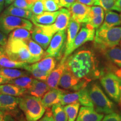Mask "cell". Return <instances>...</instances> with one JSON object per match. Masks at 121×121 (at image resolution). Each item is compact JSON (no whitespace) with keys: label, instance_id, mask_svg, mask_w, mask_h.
Here are the masks:
<instances>
[{"label":"cell","instance_id":"6da1fadb","mask_svg":"<svg viewBox=\"0 0 121 121\" xmlns=\"http://www.w3.org/2000/svg\"><path fill=\"white\" fill-rule=\"evenodd\" d=\"M67 67L77 78L87 79L95 67L94 56L88 50L75 53L66 60Z\"/></svg>","mask_w":121,"mask_h":121},{"label":"cell","instance_id":"7a4b0ae2","mask_svg":"<svg viewBox=\"0 0 121 121\" xmlns=\"http://www.w3.org/2000/svg\"><path fill=\"white\" fill-rule=\"evenodd\" d=\"M19 107L28 121H38L43 117L46 110L41 98L26 94L20 97Z\"/></svg>","mask_w":121,"mask_h":121},{"label":"cell","instance_id":"3957f363","mask_svg":"<svg viewBox=\"0 0 121 121\" xmlns=\"http://www.w3.org/2000/svg\"><path fill=\"white\" fill-rule=\"evenodd\" d=\"M94 40L95 46L102 51L117 46L121 40V27L107 29L98 28Z\"/></svg>","mask_w":121,"mask_h":121},{"label":"cell","instance_id":"277c9868","mask_svg":"<svg viewBox=\"0 0 121 121\" xmlns=\"http://www.w3.org/2000/svg\"><path fill=\"white\" fill-rule=\"evenodd\" d=\"M88 91L94 108L97 112L107 114L114 112L116 109L114 104L107 97L97 83L91 85Z\"/></svg>","mask_w":121,"mask_h":121},{"label":"cell","instance_id":"5b68a950","mask_svg":"<svg viewBox=\"0 0 121 121\" xmlns=\"http://www.w3.org/2000/svg\"><path fill=\"white\" fill-rule=\"evenodd\" d=\"M5 54L12 60L32 63L31 56L26 42L22 40H7Z\"/></svg>","mask_w":121,"mask_h":121},{"label":"cell","instance_id":"8992f818","mask_svg":"<svg viewBox=\"0 0 121 121\" xmlns=\"http://www.w3.org/2000/svg\"><path fill=\"white\" fill-rule=\"evenodd\" d=\"M33 27V24L28 19L3 13L0 15V31L6 35L18 28L26 29L31 31Z\"/></svg>","mask_w":121,"mask_h":121},{"label":"cell","instance_id":"52a82bcc","mask_svg":"<svg viewBox=\"0 0 121 121\" xmlns=\"http://www.w3.org/2000/svg\"><path fill=\"white\" fill-rule=\"evenodd\" d=\"M100 84L106 93L114 102L119 103L121 78L113 73H107L101 77Z\"/></svg>","mask_w":121,"mask_h":121},{"label":"cell","instance_id":"ba28073f","mask_svg":"<svg viewBox=\"0 0 121 121\" xmlns=\"http://www.w3.org/2000/svg\"><path fill=\"white\" fill-rule=\"evenodd\" d=\"M89 81L90 80L80 79L77 78L67 67L66 65V69L60 78L58 86L64 90H72L76 91L86 87Z\"/></svg>","mask_w":121,"mask_h":121},{"label":"cell","instance_id":"9c48e42d","mask_svg":"<svg viewBox=\"0 0 121 121\" xmlns=\"http://www.w3.org/2000/svg\"><path fill=\"white\" fill-rule=\"evenodd\" d=\"M75 102L80 103V105L83 106L94 107L90 98L88 89L86 87L73 93H65L62 95L60 104L62 105H66Z\"/></svg>","mask_w":121,"mask_h":121},{"label":"cell","instance_id":"30bf717a","mask_svg":"<svg viewBox=\"0 0 121 121\" xmlns=\"http://www.w3.org/2000/svg\"><path fill=\"white\" fill-rule=\"evenodd\" d=\"M66 30L57 31L51 39L45 52V57L51 56L59 58L61 56L62 50L66 45Z\"/></svg>","mask_w":121,"mask_h":121},{"label":"cell","instance_id":"8fae6325","mask_svg":"<svg viewBox=\"0 0 121 121\" xmlns=\"http://www.w3.org/2000/svg\"><path fill=\"white\" fill-rule=\"evenodd\" d=\"M95 34V31L94 29L88 28L87 26L82 27L77 34L70 49L67 53L64 54V56L62 59V60H66L67 57L72 52L84 44V43L94 40Z\"/></svg>","mask_w":121,"mask_h":121},{"label":"cell","instance_id":"7c38bea8","mask_svg":"<svg viewBox=\"0 0 121 121\" xmlns=\"http://www.w3.org/2000/svg\"><path fill=\"white\" fill-rule=\"evenodd\" d=\"M71 19V13L67 9H61L56 18L55 22L51 25H43L42 27L48 33L54 35L57 31L66 30Z\"/></svg>","mask_w":121,"mask_h":121},{"label":"cell","instance_id":"4fadbf2b","mask_svg":"<svg viewBox=\"0 0 121 121\" xmlns=\"http://www.w3.org/2000/svg\"><path fill=\"white\" fill-rule=\"evenodd\" d=\"M20 97L0 94V110L15 116L20 114L18 109Z\"/></svg>","mask_w":121,"mask_h":121},{"label":"cell","instance_id":"5bb4252c","mask_svg":"<svg viewBox=\"0 0 121 121\" xmlns=\"http://www.w3.org/2000/svg\"><path fill=\"white\" fill-rule=\"evenodd\" d=\"M34 24L35 26L33 27L31 32L32 39L40 45L43 49H47L53 35L48 33L40 24Z\"/></svg>","mask_w":121,"mask_h":121},{"label":"cell","instance_id":"9a60e30c","mask_svg":"<svg viewBox=\"0 0 121 121\" xmlns=\"http://www.w3.org/2000/svg\"><path fill=\"white\" fill-rule=\"evenodd\" d=\"M91 7L81 4L77 1L69 9L71 13V19L79 23L85 24L87 22Z\"/></svg>","mask_w":121,"mask_h":121},{"label":"cell","instance_id":"2e32d148","mask_svg":"<svg viewBox=\"0 0 121 121\" xmlns=\"http://www.w3.org/2000/svg\"><path fill=\"white\" fill-rule=\"evenodd\" d=\"M65 93L66 91L63 89H51L42 97V104L46 109L50 108L53 105L60 103L62 95Z\"/></svg>","mask_w":121,"mask_h":121},{"label":"cell","instance_id":"e0dca14e","mask_svg":"<svg viewBox=\"0 0 121 121\" xmlns=\"http://www.w3.org/2000/svg\"><path fill=\"white\" fill-rule=\"evenodd\" d=\"M104 115L97 112L94 107L83 106L80 108L76 121H102Z\"/></svg>","mask_w":121,"mask_h":121},{"label":"cell","instance_id":"ac0fdd59","mask_svg":"<svg viewBox=\"0 0 121 121\" xmlns=\"http://www.w3.org/2000/svg\"><path fill=\"white\" fill-rule=\"evenodd\" d=\"M66 67V60L60 61L58 66L48 75L46 82L51 89L58 88L60 80Z\"/></svg>","mask_w":121,"mask_h":121},{"label":"cell","instance_id":"d6986e66","mask_svg":"<svg viewBox=\"0 0 121 121\" xmlns=\"http://www.w3.org/2000/svg\"><path fill=\"white\" fill-rule=\"evenodd\" d=\"M80 28V23L71 19L67 28V40L65 45V53H67L70 49L77 34L79 31Z\"/></svg>","mask_w":121,"mask_h":121},{"label":"cell","instance_id":"ffe728a7","mask_svg":"<svg viewBox=\"0 0 121 121\" xmlns=\"http://www.w3.org/2000/svg\"><path fill=\"white\" fill-rule=\"evenodd\" d=\"M60 11L54 12L44 11L40 15H33L31 20L34 24L40 25H51L55 22Z\"/></svg>","mask_w":121,"mask_h":121},{"label":"cell","instance_id":"44dd1931","mask_svg":"<svg viewBox=\"0 0 121 121\" xmlns=\"http://www.w3.org/2000/svg\"><path fill=\"white\" fill-rule=\"evenodd\" d=\"M51 88L47 82L37 79H34L33 85L29 89L26 90V94L41 98Z\"/></svg>","mask_w":121,"mask_h":121},{"label":"cell","instance_id":"7402d4cb","mask_svg":"<svg viewBox=\"0 0 121 121\" xmlns=\"http://www.w3.org/2000/svg\"><path fill=\"white\" fill-rule=\"evenodd\" d=\"M25 42L28 45L29 51L31 56L32 63L37 62L45 57V52L44 51L43 48L33 39H30Z\"/></svg>","mask_w":121,"mask_h":121},{"label":"cell","instance_id":"603a6c76","mask_svg":"<svg viewBox=\"0 0 121 121\" xmlns=\"http://www.w3.org/2000/svg\"><path fill=\"white\" fill-rule=\"evenodd\" d=\"M120 25H121L120 15L116 12L109 10L105 11L103 22L99 28L107 29Z\"/></svg>","mask_w":121,"mask_h":121},{"label":"cell","instance_id":"cb8c5ba5","mask_svg":"<svg viewBox=\"0 0 121 121\" xmlns=\"http://www.w3.org/2000/svg\"><path fill=\"white\" fill-rule=\"evenodd\" d=\"M103 51L106 58L121 69V73L117 76L121 78V47L115 46Z\"/></svg>","mask_w":121,"mask_h":121},{"label":"cell","instance_id":"d4e9b609","mask_svg":"<svg viewBox=\"0 0 121 121\" xmlns=\"http://www.w3.org/2000/svg\"><path fill=\"white\" fill-rule=\"evenodd\" d=\"M26 89L13 84L0 85V94L21 97L26 94Z\"/></svg>","mask_w":121,"mask_h":121},{"label":"cell","instance_id":"484cf974","mask_svg":"<svg viewBox=\"0 0 121 121\" xmlns=\"http://www.w3.org/2000/svg\"><path fill=\"white\" fill-rule=\"evenodd\" d=\"M2 13L6 15H12L28 20H31L33 15L32 12L29 9L20 8L15 7L12 4L9 6Z\"/></svg>","mask_w":121,"mask_h":121},{"label":"cell","instance_id":"4316f807","mask_svg":"<svg viewBox=\"0 0 121 121\" xmlns=\"http://www.w3.org/2000/svg\"><path fill=\"white\" fill-rule=\"evenodd\" d=\"M57 61L56 58L53 57H45L39 60L37 62L33 64L35 67L38 69L50 73L56 66Z\"/></svg>","mask_w":121,"mask_h":121},{"label":"cell","instance_id":"83f0119b","mask_svg":"<svg viewBox=\"0 0 121 121\" xmlns=\"http://www.w3.org/2000/svg\"><path fill=\"white\" fill-rule=\"evenodd\" d=\"M29 63L25 62H19L13 60L9 58L6 54L0 57V67L10 69H22L27 70L29 66Z\"/></svg>","mask_w":121,"mask_h":121},{"label":"cell","instance_id":"f1b7e54d","mask_svg":"<svg viewBox=\"0 0 121 121\" xmlns=\"http://www.w3.org/2000/svg\"><path fill=\"white\" fill-rule=\"evenodd\" d=\"M29 72L25 71L20 70L17 69H10V68L2 67L0 69V74L4 76L8 79L12 80L15 78H19L20 77L25 76L29 75Z\"/></svg>","mask_w":121,"mask_h":121},{"label":"cell","instance_id":"f546056e","mask_svg":"<svg viewBox=\"0 0 121 121\" xmlns=\"http://www.w3.org/2000/svg\"><path fill=\"white\" fill-rule=\"evenodd\" d=\"M31 31L27 30L26 29H16L10 33L7 40L18 39V40H22V41L26 42L29 39H31Z\"/></svg>","mask_w":121,"mask_h":121},{"label":"cell","instance_id":"4dcf8cb0","mask_svg":"<svg viewBox=\"0 0 121 121\" xmlns=\"http://www.w3.org/2000/svg\"><path fill=\"white\" fill-rule=\"evenodd\" d=\"M51 110L55 121H68V117L64 107L60 103L53 105Z\"/></svg>","mask_w":121,"mask_h":121},{"label":"cell","instance_id":"1f68e13d","mask_svg":"<svg viewBox=\"0 0 121 121\" xmlns=\"http://www.w3.org/2000/svg\"><path fill=\"white\" fill-rule=\"evenodd\" d=\"M80 104L78 102L65 105L64 109L68 117V121H75L79 112Z\"/></svg>","mask_w":121,"mask_h":121},{"label":"cell","instance_id":"d6a6232c","mask_svg":"<svg viewBox=\"0 0 121 121\" xmlns=\"http://www.w3.org/2000/svg\"><path fill=\"white\" fill-rule=\"evenodd\" d=\"M117 0H95L94 4L102 7L105 11L116 10L121 12V9L116 5Z\"/></svg>","mask_w":121,"mask_h":121},{"label":"cell","instance_id":"836d02e7","mask_svg":"<svg viewBox=\"0 0 121 121\" xmlns=\"http://www.w3.org/2000/svg\"><path fill=\"white\" fill-rule=\"evenodd\" d=\"M33 80H34V78L31 77L25 76L20 77L19 78L12 80L9 83L16 85L18 86L28 90L32 86Z\"/></svg>","mask_w":121,"mask_h":121},{"label":"cell","instance_id":"e575fe53","mask_svg":"<svg viewBox=\"0 0 121 121\" xmlns=\"http://www.w3.org/2000/svg\"><path fill=\"white\" fill-rule=\"evenodd\" d=\"M27 71L29 72L33 76L36 78V79L40 80V81H46L47 78L49 73L43 71L41 69H38L37 67H35L33 65H29Z\"/></svg>","mask_w":121,"mask_h":121},{"label":"cell","instance_id":"d590c367","mask_svg":"<svg viewBox=\"0 0 121 121\" xmlns=\"http://www.w3.org/2000/svg\"><path fill=\"white\" fill-rule=\"evenodd\" d=\"M45 11L54 12L62 7L59 0H42Z\"/></svg>","mask_w":121,"mask_h":121},{"label":"cell","instance_id":"8d00e7d4","mask_svg":"<svg viewBox=\"0 0 121 121\" xmlns=\"http://www.w3.org/2000/svg\"><path fill=\"white\" fill-rule=\"evenodd\" d=\"M104 19V15L95 16L91 18L86 24V26L91 29H98L102 25Z\"/></svg>","mask_w":121,"mask_h":121},{"label":"cell","instance_id":"74e56055","mask_svg":"<svg viewBox=\"0 0 121 121\" xmlns=\"http://www.w3.org/2000/svg\"><path fill=\"white\" fill-rule=\"evenodd\" d=\"M30 10L32 12L33 14L35 15H40L43 13L45 10L42 0H38L33 3Z\"/></svg>","mask_w":121,"mask_h":121},{"label":"cell","instance_id":"f35d334b","mask_svg":"<svg viewBox=\"0 0 121 121\" xmlns=\"http://www.w3.org/2000/svg\"><path fill=\"white\" fill-rule=\"evenodd\" d=\"M102 15H105V13H104V10L102 7L99 6H92L91 7V10L90 11V13H89L87 21L90 19H91V18L95 17V16H102Z\"/></svg>","mask_w":121,"mask_h":121},{"label":"cell","instance_id":"ab89813d","mask_svg":"<svg viewBox=\"0 0 121 121\" xmlns=\"http://www.w3.org/2000/svg\"><path fill=\"white\" fill-rule=\"evenodd\" d=\"M20 114L15 116L11 113L1 111L0 112V121H16L17 117Z\"/></svg>","mask_w":121,"mask_h":121},{"label":"cell","instance_id":"60d3db41","mask_svg":"<svg viewBox=\"0 0 121 121\" xmlns=\"http://www.w3.org/2000/svg\"><path fill=\"white\" fill-rule=\"evenodd\" d=\"M102 121H121V115L115 112L107 114Z\"/></svg>","mask_w":121,"mask_h":121},{"label":"cell","instance_id":"b9f144b4","mask_svg":"<svg viewBox=\"0 0 121 121\" xmlns=\"http://www.w3.org/2000/svg\"><path fill=\"white\" fill-rule=\"evenodd\" d=\"M12 5L20 8L29 9V10L31 6V5L28 4L26 0H15Z\"/></svg>","mask_w":121,"mask_h":121},{"label":"cell","instance_id":"7bdbcfd3","mask_svg":"<svg viewBox=\"0 0 121 121\" xmlns=\"http://www.w3.org/2000/svg\"><path fill=\"white\" fill-rule=\"evenodd\" d=\"M38 121H55L53 117L51 109L47 108V110H45L44 116Z\"/></svg>","mask_w":121,"mask_h":121},{"label":"cell","instance_id":"ee69618b","mask_svg":"<svg viewBox=\"0 0 121 121\" xmlns=\"http://www.w3.org/2000/svg\"><path fill=\"white\" fill-rule=\"evenodd\" d=\"M76 0H59L62 7L69 9Z\"/></svg>","mask_w":121,"mask_h":121},{"label":"cell","instance_id":"f6af8a7d","mask_svg":"<svg viewBox=\"0 0 121 121\" xmlns=\"http://www.w3.org/2000/svg\"><path fill=\"white\" fill-rule=\"evenodd\" d=\"M7 39H7V35L4 34L0 31V45L4 48L5 47L7 43Z\"/></svg>","mask_w":121,"mask_h":121},{"label":"cell","instance_id":"bcb514c9","mask_svg":"<svg viewBox=\"0 0 121 121\" xmlns=\"http://www.w3.org/2000/svg\"><path fill=\"white\" fill-rule=\"evenodd\" d=\"M76 1L79 3H81V4L90 6L93 5L95 0H76Z\"/></svg>","mask_w":121,"mask_h":121},{"label":"cell","instance_id":"7dc6e473","mask_svg":"<svg viewBox=\"0 0 121 121\" xmlns=\"http://www.w3.org/2000/svg\"><path fill=\"white\" fill-rule=\"evenodd\" d=\"M10 81H11V80L8 79V78H5L4 76L0 74V85L5 84H7V83H9Z\"/></svg>","mask_w":121,"mask_h":121},{"label":"cell","instance_id":"c3c4849f","mask_svg":"<svg viewBox=\"0 0 121 121\" xmlns=\"http://www.w3.org/2000/svg\"><path fill=\"white\" fill-rule=\"evenodd\" d=\"M16 121H28L26 120V119L25 118V116H24L23 115L20 114L19 116L17 117V120Z\"/></svg>","mask_w":121,"mask_h":121},{"label":"cell","instance_id":"681fc988","mask_svg":"<svg viewBox=\"0 0 121 121\" xmlns=\"http://www.w3.org/2000/svg\"><path fill=\"white\" fill-rule=\"evenodd\" d=\"M5 54V49L4 48L0 45V57H2V56L4 55Z\"/></svg>","mask_w":121,"mask_h":121},{"label":"cell","instance_id":"f907efd6","mask_svg":"<svg viewBox=\"0 0 121 121\" xmlns=\"http://www.w3.org/2000/svg\"><path fill=\"white\" fill-rule=\"evenodd\" d=\"M15 0H4V4L6 6H9V5L11 4Z\"/></svg>","mask_w":121,"mask_h":121},{"label":"cell","instance_id":"816d5d0a","mask_svg":"<svg viewBox=\"0 0 121 121\" xmlns=\"http://www.w3.org/2000/svg\"><path fill=\"white\" fill-rule=\"evenodd\" d=\"M4 0H0V13L2 10L4 6Z\"/></svg>","mask_w":121,"mask_h":121},{"label":"cell","instance_id":"f5cc1de1","mask_svg":"<svg viewBox=\"0 0 121 121\" xmlns=\"http://www.w3.org/2000/svg\"><path fill=\"white\" fill-rule=\"evenodd\" d=\"M116 5L118 7L121 9V0H117L116 2Z\"/></svg>","mask_w":121,"mask_h":121},{"label":"cell","instance_id":"db71d44e","mask_svg":"<svg viewBox=\"0 0 121 121\" xmlns=\"http://www.w3.org/2000/svg\"><path fill=\"white\" fill-rule=\"evenodd\" d=\"M119 102H120L121 105V92H120V97H119Z\"/></svg>","mask_w":121,"mask_h":121},{"label":"cell","instance_id":"11a10c76","mask_svg":"<svg viewBox=\"0 0 121 121\" xmlns=\"http://www.w3.org/2000/svg\"><path fill=\"white\" fill-rule=\"evenodd\" d=\"M120 17H121V15H120Z\"/></svg>","mask_w":121,"mask_h":121},{"label":"cell","instance_id":"9f6ffc18","mask_svg":"<svg viewBox=\"0 0 121 121\" xmlns=\"http://www.w3.org/2000/svg\"><path fill=\"white\" fill-rule=\"evenodd\" d=\"M119 44H120V46H121V42H120V43H119Z\"/></svg>","mask_w":121,"mask_h":121},{"label":"cell","instance_id":"6f0895ef","mask_svg":"<svg viewBox=\"0 0 121 121\" xmlns=\"http://www.w3.org/2000/svg\"><path fill=\"white\" fill-rule=\"evenodd\" d=\"M0 112H1V110H0Z\"/></svg>","mask_w":121,"mask_h":121}]
</instances>
